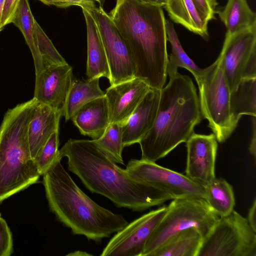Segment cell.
<instances>
[{"instance_id":"obj_31","label":"cell","mask_w":256,"mask_h":256,"mask_svg":"<svg viewBox=\"0 0 256 256\" xmlns=\"http://www.w3.org/2000/svg\"><path fill=\"white\" fill-rule=\"evenodd\" d=\"M13 252L12 232L0 214V256H10Z\"/></svg>"},{"instance_id":"obj_18","label":"cell","mask_w":256,"mask_h":256,"mask_svg":"<svg viewBox=\"0 0 256 256\" xmlns=\"http://www.w3.org/2000/svg\"><path fill=\"white\" fill-rule=\"evenodd\" d=\"M62 112L38 102L28 126L30 153L34 160L52 134L59 128Z\"/></svg>"},{"instance_id":"obj_35","label":"cell","mask_w":256,"mask_h":256,"mask_svg":"<svg viewBox=\"0 0 256 256\" xmlns=\"http://www.w3.org/2000/svg\"><path fill=\"white\" fill-rule=\"evenodd\" d=\"M70 2L72 6H78L82 8H86L89 10H92L96 6L94 2L88 0H66Z\"/></svg>"},{"instance_id":"obj_11","label":"cell","mask_w":256,"mask_h":256,"mask_svg":"<svg viewBox=\"0 0 256 256\" xmlns=\"http://www.w3.org/2000/svg\"><path fill=\"white\" fill-rule=\"evenodd\" d=\"M98 26L110 73V85L135 77L136 65L133 56L110 15L100 5L90 10Z\"/></svg>"},{"instance_id":"obj_37","label":"cell","mask_w":256,"mask_h":256,"mask_svg":"<svg viewBox=\"0 0 256 256\" xmlns=\"http://www.w3.org/2000/svg\"><path fill=\"white\" fill-rule=\"evenodd\" d=\"M253 134L251 139L249 151L250 154L255 158L256 153V116H253Z\"/></svg>"},{"instance_id":"obj_36","label":"cell","mask_w":256,"mask_h":256,"mask_svg":"<svg viewBox=\"0 0 256 256\" xmlns=\"http://www.w3.org/2000/svg\"><path fill=\"white\" fill-rule=\"evenodd\" d=\"M47 5L54 6L56 7L66 8L72 6V4L66 0H39Z\"/></svg>"},{"instance_id":"obj_32","label":"cell","mask_w":256,"mask_h":256,"mask_svg":"<svg viewBox=\"0 0 256 256\" xmlns=\"http://www.w3.org/2000/svg\"><path fill=\"white\" fill-rule=\"evenodd\" d=\"M202 19L206 22L216 19L217 0H192Z\"/></svg>"},{"instance_id":"obj_7","label":"cell","mask_w":256,"mask_h":256,"mask_svg":"<svg viewBox=\"0 0 256 256\" xmlns=\"http://www.w3.org/2000/svg\"><path fill=\"white\" fill-rule=\"evenodd\" d=\"M196 81L202 117L208 120V126L217 141L224 142L234 129L230 114V92L219 56L212 64L203 69L202 74Z\"/></svg>"},{"instance_id":"obj_19","label":"cell","mask_w":256,"mask_h":256,"mask_svg":"<svg viewBox=\"0 0 256 256\" xmlns=\"http://www.w3.org/2000/svg\"><path fill=\"white\" fill-rule=\"evenodd\" d=\"M87 32L88 56L86 75L88 78L105 77L109 82L110 73L106 55L96 22L91 12L82 8Z\"/></svg>"},{"instance_id":"obj_38","label":"cell","mask_w":256,"mask_h":256,"mask_svg":"<svg viewBox=\"0 0 256 256\" xmlns=\"http://www.w3.org/2000/svg\"><path fill=\"white\" fill-rule=\"evenodd\" d=\"M141 2L152 6L163 7L166 4L167 0H136Z\"/></svg>"},{"instance_id":"obj_40","label":"cell","mask_w":256,"mask_h":256,"mask_svg":"<svg viewBox=\"0 0 256 256\" xmlns=\"http://www.w3.org/2000/svg\"><path fill=\"white\" fill-rule=\"evenodd\" d=\"M94 2H96L99 3L100 4H102L104 2V0H93Z\"/></svg>"},{"instance_id":"obj_9","label":"cell","mask_w":256,"mask_h":256,"mask_svg":"<svg viewBox=\"0 0 256 256\" xmlns=\"http://www.w3.org/2000/svg\"><path fill=\"white\" fill-rule=\"evenodd\" d=\"M218 56L230 92L242 80L256 78V24L233 34L226 32Z\"/></svg>"},{"instance_id":"obj_6","label":"cell","mask_w":256,"mask_h":256,"mask_svg":"<svg viewBox=\"0 0 256 256\" xmlns=\"http://www.w3.org/2000/svg\"><path fill=\"white\" fill-rule=\"evenodd\" d=\"M219 218L204 198L188 197L173 199L148 240L142 256H150L174 235L188 228H196L204 238Z\"/></svg>"},{"instance_id":"obj_25","label":"cell","mask_w":256,"mask_h":256,"mask_svg":"<svg viewBox=\"0 0 256 256\" xmlns=\"http://www.w3.org/2000/svg\"><path fill=\"white\" fill-rule=\"evenodd\" d=\"M34 20L28 0H20L12 22L23 34L33 57L36 76H37L46 66L37 47L33 28Z\"/></svg>"},{"instance_id":"obj_27","label":"cell","mask_w":256,"mask_h":256,"mask_svg":"<svg viewBox=\"0 0 256 256\" xmlns=\"http://www.w3.org/2000/svg\"><path fill=\"white\" fill-rule=\"evenodd\" d=\"M166 38L170 44L171 53L168 55L167 67L174 69L183 68L190 71L196 80L202 74L203 69L198 68L183 49L174 24L166 20Z\"/></svg>"},{"instance_id":"obj_21","label":"cell","mask_w":256,"mask_h":256,"mask_svg":"<svg viewBox=\"0 0 256 256\" xmlns=\"http://www.w3.org/2000/svg\"><path fill=\"white\" fill-rule=\"evenodd\" d=\"M99 78L86 80L73 79L62 111L66 121L72 118L83 105L105 96L99 85Z\"/></svg>"},{"instance_id":"obj_33","label":"cell","mask_w":256,"mask_h":256,"mask_svg":"<svg viewBox=\"0 0 256 256\" xmlns=\"http://www.w3.org/2000/svg\"><path fill=\"white\" fill-rule=\"evenodd\" d=\"M20 0H5L0 20V32L12 23Z\"/></svg>"},{"instance_id":"obj_1","label":"cell","mask_w":256,"mask_h":256,"mask_svg":"<svg viewBox=\"0 0 256 256\" xmlns=\"http://www.w3.org/2000/svg\"><path fill=\"white\" fill-rule=\"evenodd\" d=\"M68 170L92 192L111 200L118 208L142 212L171 200L148 184L130 175L105 154L94 141L70 138L60 150Z\"/></svg>"},{"instance_id":"obj_4","label":"cell","mask_w":256,"mask_h":256,"mask_svg":"<svg viewBox=\"0 0 256 256\" xmlns=\"http://www.w3.org/2000/svg\"><path fill=\"white\" fill-rule=\"evenodd\" d=\"M58 160L43 175L50 210L74 234L96 242L108 238L128 222L120 214L101 206L76 185Z\"/></svg>"},{"instance_id":"obj_22","label":"cell","mask_w":256,"mask_h":256,"mask_svg":"<svg viewBox=\"0 0 256 256\" xmlns=\"http://www.w3.org/2000/svg\"><path fill=\"white\" fill-rule=\"evenodd\" d=\"M202 240L196 228H188L174 235L150 256H198Z\"/></svg>"},{"instance_id":"obj_20","label":"cell","mask_w":256,"mask_h":256,"mask_svg":"<svg viewBox=\"0 0 256 256\" xmlns=\"http://www.w3.org/2000/svg\"><path fill=\"white\" fill-rule=\"evenodd\" d=\"M164 7L172 21L208 40V23L202 19L192 0H167Z\"/></svg>"},{"instance_id":"obj_16","label":"cell","mask_w":256,"mask_h":256,"mask_svg":"<svg viewBox=\"0 0 256 256\" xmlns=\"http://www.w3.org/2000/svg\"><path fill=\"white\" fill-rule=\"evenodd\" d=\"M160 94V90L150 88L122 124L124 147L138 143L152 128L158 112Z\"/></svg>"},{"instance_id":"obj_34","label":"cell","mask_w":256,"mask_h":256,"mask_svg":"<svg viewBox=\"0 0 256 256\" xmlns=\"http://www.w3.org/2000/svg\"><path fill=\"white\" fill-rule=\"evenodd\" d=\"M256 200L254 199L250 207L246 218L252 229L256 232Z\"/></svg>"},{"instance_id":"obj_26","label":"cell","mask_w":256,"mask_h":256,"mask_svg":"<svg viewBox=\"0 0 256 256\" xmlns=\"http://www.w3.org/2000/svg\"><path fill=\"white\" fill-rule=\"evenodd\" d=\"M206 200L219 217L230 214L234 210L235 198L232 186L222 178H215L205 186Z\"/></svg>"},{"instance_id":"obj_8","label":"cell","mask_w":256,"mask_h":256,"mask_svg":"<svg viewBox=\"0 0 256 256\" xmlns=\"http://www.w3.org/2000/svg\"><path fill=\"white\" fill-rule=\"evenodd\" d=\"M256 233L246 218L234 210L220 217L203 238L198 256H256Z\"/></svg>"},{"instance_id":"obj_5","label":"cell","mask_w":256,"mask_h":256,"mask_svg":"<svg viewBox=\"0 0 256 256\" xmlns=\"http://www.w3.org/2000/svg\"><path fill=\"white\" fill-rule=\"evenodd\" d=\"M38 102L32 99L9 109L0 126V204L37 182L40 176L31 156L28 126Z\"/></svg>"},{"instance_id":"obj_3","label":"cell","mask_w":256,"mask_h":256,"mask_svg":"<svg viewBox=\"0 0 256 256\" xmlns=\"http://www.w3.org/2000/svg\"><path fill=\"white\" fill-rule=\"evenodd\" d=\"M168 83L160 90L156 118L150 130L139 142L142 160L156 162L180 144L186 142L203 117L190 78L167 67Z\"/></svg>"},{"instance_id":"obj_13","label":"cell","mask_w":256,"mask_h":256,"mask_svg":"<svg viewBox=\"0 0 256 256\" xmlns=\"http://www.w3.org/2000/svg\"><path fill=\"white\" fill-rule=\"evenodd\" d=\"M215 135L194 132L186 142V176L204 186L215 178L218 142Z\"/></svg>"},{"instance_id":"obj_12","label":"cell","mask_w":256,"mask_h":256,"mask_svg":"<svg viewBox=\"0 0 256 256\" xmlns=\"http://www.w3.org/2000/svg\"><path fill=\"white\" fill-rule=\"evenodd\" d=\"M164 206L128 224L116 232L100 256H142L150 237L166 213Z\"/></svg>"},{"instance_id":"obj_15","label":"cell","mask_w":256,"mask_h":256,"mask_svg":"<svg viewBox=\"0 0 256 256\" xmlns=\"http://www.w3.org/2000/svg\"><path fill=\"white\" fill-rule=\"evenodd\" d=\"M150 89L144 82L136 77L110 85L105 92L110 123L123 124Z\"/></svg>"},{"instance_id":"obj_24","label":"cell","mask_w":256,"mask_h":256,"mask_svg":"<svg viewBox=\"0 0 256 256\" xmlns=\"http://www.w3.org/2000/svg\"><path fill=\"white\" fill-rule=\"evenodd\" d=\"M228 32L233 34L256 24V14L246 0H228L223 9L216 10Z\"/></svg>"},{"instance_id":"obj_28","label":"cell","mask_w":256,"mask_h":256,"mask_svg":"<svg viewBox=\"0 0 256 256\" xmlns=\"http://www.w3.org/2000/svg\"><path fill=\"white\" fill-rule=\"evenodd\" d=\"M122 124L110 123L100 138L93 140L99 148L116 164L124 165L122 156Z\"/></svg>"},{"instance_id":"obj_17","label":"cell","mask_w":256,"mask_h":256,"mask_svg":"<svg viewBox=\"0 0 256 256\" xmlns=\"http://www.w3.org/2000/svg\"><path fill=\"white\" fill-rule=\"evenodd\" d=\"M71 120L82 134L92 140L101 137L110 124L105 96L85 104L74 113Z\"/></svg>"},{"instance_id":"obj_29","label":"cell","mask_w":256,"mask_h":256,"mask_svg":"<svg viewBox=\"0 0 256 256\" xmlns=\"http://www.w3.org/2000/svg\"><path fill=\"white\" fill-rule=\"evenodd\" d=\"M33 28L37 47L46 68L67 64L35 19Z\"/></svg>"},{"instance_id":"obj_39","label":"cell","mask_w":256,"mask_h":256,"mask_svg":"<svg viewBox=\"0 0 256 256\" xmlns=\"http://www.w3.org/2000/svg\"><path fill=\"white\" fill-rule=\"evenodd\" d=\"M5 0H0V20Z\"/></svg>"},{"instance_id":"obj_10","label":"cell","mask_w":256,"mask_h":256,"mask_svg":"<svg viewBox=\"0 0 256 256\" xmlns=\"http://www.w3.org/2000/svg\"><path fill=\"white\" fill-rule=\"evenodd\" d=\"M126 171L133 178L146 182L168 196L171 200L193 197L206 199L205 187L186 175L144 160L131 159Z\"/></svg>"},{"instance_id":"obj_2","label":"cell","mask_w":256,"mask_h":256,"mask_svg":"<svg viewBox=\"0 0 256 256\" xmlns=\"http://www.w3.org/2000/svg\"><path fill=\"white\" fill-rule=\"evenodd\" d=\"M108 14L130 47L135 77L160 90L166 82L168 61L162 7L136 0H116Z\"/></svg>"},{"instance_id":"obj_30","label":"cell","mask_w":256,"mask_h":256,"mask_svg":"<svg viewBox=\"0 0 256 256\" xmlns=\"http://www.w3.org/2000/svg\"><path fill=\"white\" fill-rule=\"evenodd\" d=\"M58 130L54 132L34 159L40 176H43L60 156Z\"/></svg>"},{"instance_id":"obj_23","label":"cell","mask_w":256,"mask_h":256,"mask_svg":"<svg viewBox=\"0 0 256 256\" xmlns=\"http://www.w3.org/2000/svg\"><path fill=\"white\" fill-rule=\"evenodd\" d=\"M230 109L234 130L243 115L256 116V78L242 80L236 90L230 93Z\"/></svg>"},{"instance_id":"obj_14","label":"cell","mask_w":256,"mask_h":256,"mask_svg":"<svg viewBox=\"0 0 256 256\" xmlns=\"http://www.w3.org/2000/svg\"><path fill=\"white\" fill-rule=\"evenodd\" d=\"M72 80V68L68 63L49 66L36 76L34 98L62 112Z\"/></svg>"}]
</instances>
